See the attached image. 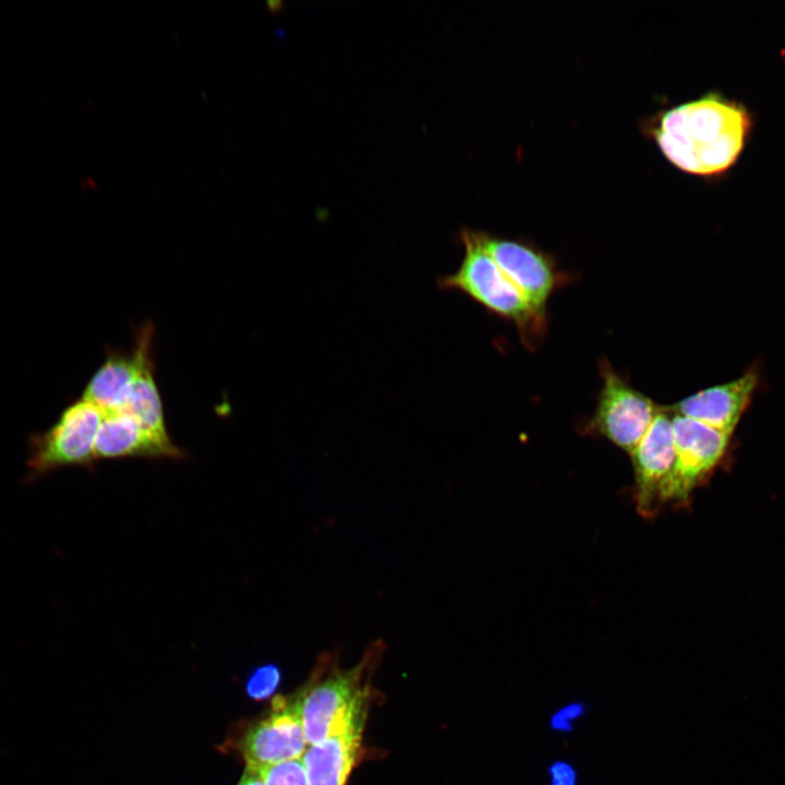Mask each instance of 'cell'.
<instances>
[{
  "label": "cell",
  "instance_id": "cell-17",
  "mask_svg": "<svg viewBox=\"0 0 785 785\" xmlns=\"http://www.w3.org/2000/svg\"><path fill=\"white\" fill-rule=\"evenodd\" d=\"M587 706L579 701L569 702L558 708L550 717V726L557 733H569L575 723L583 716Z\"/></svg>",
  "mask_w": 785,
  "mask_h": 785
},
{
  "label": "cell",
  "instance_id": "cell-3",
  "mask_svg": "<svg viewBox=\"0 0 785 785\" xmlns=\"http://www.w3.org/2000/svg\"><path fill=\"white\" fill-rule=\"evenodd\" d=\"M104 412L86 399L69 404L47 431L28 439V480L69 466L92 468L94 444Z\"/></svg>",
  "mask_w": 785,
  "mask_h": 785
},
{
  "label": "cell",
  "instance_id": "cell-11",
  "mask_svg": "<svg viewBox=\"0 0 785 785\" xmlns=\"http://www.w3.org/2000/svg\"><path fill=\"white\" fill-rule=\"evenodd\" d=\"M757 383L758 374L748 371L734 381L698 391L669 409L732 435L751 400Z\"/></svg>",
  "mask_w": 785,
  "mask_h": 785
},
{
  "label": "cell",
  "instance_id": "cell-10",
  "mask_svg": "<svg viewBox=\"0 0 785 785\" xmlns=\"http://www.w3.org/2000/svg\"><path fill=\"white\" fill-rule=\"evenodd\" d=\"M366 706L365 700L342 728L307 746L300 759L309 785H346L361 749Z\"/></svg>",
  "mask_w": 785,
  "mask_h": 785
},
{
  "label": "cell",
  "instance_id": "cell-2",
  "mask_svg": "<svg viewBox=\"0 0 785 785\" xmlns=\"http://www.w3.org/2000/svg\"><path fill=\"white\" fill-rule=\"evenodd\" d=\"M460 240L464 246L460 266L438 277V288L468 295L490 312L514 322L523 336L533 326H540L542 321L485 250L480 231L464 228Z\"/></svg>",
  "mask_w": 785,
  "mask_h": 785
},
{
  "label": "cell",
  "instance_id": "cell-4",
  "mask_svg": "<svg viewBox=\"0 0 785 785\" xmlns=\"http://www.w3.org/2000/svg\"><path fill=\"white\" fill-rule=\"evenodd\" d=\"M672 413L675 459L660 491V507L687 500L722 459L730 437L699 421Z\"/></svg>",
  "mask_w": 785,
  "mask_h": 785
},
{
  "label": "cell",
  "instance_id": "cell-14",
  "mask_svg": "<svg viewBox=\"0 0 785 785\" xmlns=\"http://www.w3.org/2000/svg\"><path fill=\"white\" fill-rule=\"evenodd\" d=\"M137 362L133 350L124 352L107 348L102 364L88 381L82 398L104 413L121 410L136 376Z\"/></svg>",
  "mask_w": 785,
  "mask_h": 785
},
{
  "label": "cell",
  "instance_id": "cell-5",
  "mask_svg": "<svg viewBox=\"0 0 785 785\" xmlns=\"http://www.w3.org/2000/svg\"><path fill=\"white\" fill-rule=\"evenodd\" d=\"M603 379L597 406L587 428L599 434L629 455L652 424L660 406L635 389L603 361Z\"/></svg>",
  "mask_w": 785,
  "mask_h": 785
},
{
  "label": "cell",
  "instance_id": "cell-1",
  "mask_svg": "<svg viewBox=\"0 0 785 785\" xmlns=\"http://www.w3.org/2000/svg\"><path fill=\"white\" fill-rule=\"evenodd\" d=\"M752 124L745 105L710 92L664 111L651 133L672 165L709 178L727 172L737 162Z\"/></svg>",
  "mask_w": 785,
  "mask_h": 785
},
{
  "label": "cell",
  "instance_id": "cell-6",
  "mask_svg": "<svg viewBox=\"0 0 785 785\" xmlns=\"http://www.w3.org/2000/svg\"><path fill=\"white\" fill-rule=\"evenodd\" d=\"M369 657L350 669L331 672L298 698L307 745L317 744L342 728L367 700L361 678Z\"/></svg>",
  "mask_w": 785,
  "mask_h": 785
},
{
  "label": "cell",
  "instance_id": "cell-7",
  "mask_svg": "<svg viewBox=\"0 0 785 785\" xmlns=\"http://www.w3.org/2000/svg\"><path fill=\"white\" fill-rule=\"evenodd\" d=\"M481 241L505 276L542 321L557 280L553 263L529 244L480 231Z\"/></svg>",
  "mask_w": 785,
  "mask_h": 785
},
{
  "label": "cell",
  "instance_id": "cell-20",
  "mask_svg": "<svg viewBox=\"0 0 785 785\" xmlns=\"http://www.w3.org/2000/svg\"><path fill=\"white\" fill-rule=\"evenodd\" d=\"M267 5H268V8H269L270 10L274 11V10H277L278 7L280 8L281 3H280V2L267 1Z\"/></svg>",
  "mask_w": 785,
  "mask_h": 785
},
{
  "label": "cell",
  "instance_id": "cell-9",
  "mask_svg": "<svg viewBox=\"0 0 785 785\" xmlns=\"http://www.w3.org/2000/svg\"><path fill=\"white\" fill-rule=\"evenodd\" d=\"M307 746L298 699H277L273 712L246 732L241 751L246 765L264 768L300 759Z\"/></svg>",
  "mask_w": 785,
  "mask_h": 785
},
{
  "label": "cell",
  "instance_id": "cell-16",
  "mask_svg": "<svg viewBox=\"0 0 785 785\" xmlns=\"http://www.w3.org/2000/svg\"><path fill=\"white\" fill-rule=\"evenodd\" d=\"M279 679L280 673L275 665L261 666L249 678L247 693L254 699H264L276 689Z\"/></svg>",
  "mask_w": 785,
  "mask_h": 785
},
{
  "label": "cell",
  "instance_id": "cell-18",
  "mask_svg": "<svg viewBox=\"0 0 785 785\" xmlns=\"http://www.w3.org/2000/svg\"><path fill=\"white\" fill-rule=\"evenodd\" d=\"M547 785H578L577 770L566 760H556L547 769Z\"/></svg>",
  "mask_w": 785,
  "mask_h": 785
},
{
  "label": "cell",
  "instance_id": "cell-12",
  "mask_svg": "<svg viewBox=\"0 0 785 785\" xmlns=\"http://www.w3.org/2000/svg\"><path fill=\"white\" fill-rule=\"evenodd\" d=\"M154 326L144 323L135 330L133 352L136 376L121 412L134 419L146 432L166 444H172L165 423L161 397L155 378L153 360Z\"/></svg>",
  "mask_w": 785,
  "mask_h": 785
},
{
  "label": "cell",
  "instance_id": "cell-15",
  "mask_svg": "<svg viewBox=\"0 0 785 785\" xmlns=\"http://www.w3.org/2000/svg\"><path fill=\"white\" fill-rule=\"evenodd\" d=\"M258 769L266 785H309L301 759Z\"/></svg>",
  "mask_w": 785,
  "mask_h": 785
},
{
  "label": "cell",
  "instance_id": "cell-19",
  "mask_svg": "<svg viewBox=\"0 0 785 785\" xmlns=\"http://www.w3.org/2000/svg\"><path fill=\"white\" fill-rule=\"evenodd\" d=\"M238 785H266L258 768L246 765Z\"/></svg>",
  "mask_w": 785,
  "mask_h": 785
},
{
  "label": "cell",
  "instance_id": "cell-8",
  "mask_svg": "<svg viewBox=\"0 0 785 785\" xmlns=\"http://www.w3.org/2000/svg\"><path fill=\"white\" fill-rule=\"evenodd\" d=\"M669 407H661L630 454L635 471V498L639 515L650 518L660 509V491L675 459Z\"/></svg>",
  "mask_w": 785,
  "mask_h": 785
},
{
  "label": "cell",
  "instance_id": "cell-13",
  "mask_svg": "<svg viewBox=\"0 0 785 785\" xmlns=\"http://www.w3.org/2000/svg\"><path fill=\"white\" fill-rule=\"evenodd\" d=\"M95 460L125 457L184 458L174 443L166 444L146 432L134 419L121 411L104 413L95 444Z\"/></svg>",
  "mask_w": 785,
  "mask_h": 785
}]
</instances>
